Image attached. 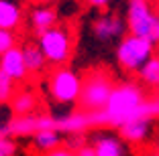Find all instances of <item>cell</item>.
<instances>
[{
    "instance_id": "603a6c76",
    "label": "cell",
    "mask_w": 159,
    "mask_h": 156,
    "mask_svg": "<svg viewBox=\"0 0 159 156\" xmlns=\"http://www.w3.org/2000/svg\"><path fill=\"white\" fill-rule=\"evenodd\" d=\"M43 156H75V154H74V150H71V148L61 146V148H57V150L49 152V154H43Z\"/></svg>"
},
{
    "instance_id": "3957f363",
    "label": "cell",
    "mask_w": 159,
    "mask_h": 156,
    "mask_svg": "<svg viewBox=\"0 0 159 156\" xmlns=\"http://www.w3.org/2000/svg\"><path fill=\"white\" fill-rule=\"evenodd\" d=\"M112 77L106 71H92L84 77L82 95H80V108L84 112H104L108 106V99L114 91Z\"/></svg>"
},
{
    "instance_id": "9c48e42d",
    "label": "cell",
    "mask_w": 159,
    "mask_h": 156,
    "mask_svg": "<svg viewBox=\"0 0 159 156\" xmlns=\"http://www.w3.org/2000/svg\"><path fill=\"white\" fill-rule=\"evenodd\" d=\"M90 146L96 156H126V146L118 136L110 132H96L90 138Z\"/></svg>"
},
{
    "instance_id": "44dd1931",
    "label": "cell",
    "mask_w": 159,
    "mask_h": 156,
    "mask_svg": "<svg viewBox=\"0 0 159 156\" xmlns=\"http://www.w3.org/2000/svg\"><path fill=\"white\" fill-rule=\"evenodd\" d=\"M16 154V142L12 138H0V156H14Z\"/></svg>"
},
{
    "instance_id": "30bf717a",
    "label": "cell",
    "mask_w": 159,
    "mask_h": 156,
    "mask_svg": "<svg viewBox=\"0 0 159 156\" xmlns=\"http://www.w3.org/2000/svg\"><path fill=\"white\" fill-rule=\"evenodd\" d=\"M0 71L10 77L14 83L16 81H25L29 77V71H27V65H25V57H23V51L20 47L8 51L6 55L0 57Z\"/></svg>"
},
{
    "instance_id": "7a4b0ae2",
    "label": "cell",
    "mask_w": 159,
    "mask_h": 156,
    "mask_svg": "<svg viewBox=\"0 0 159 156\" xmlns=\"http://www.w3.org/2000/svg\"><path fill=\"white\" fill-rule=\"evenodd\" d=\"M125 20L129 35L147 39L153 45H159V12L151 8L149 0H129Z\"/></svg>"
},
{
    "instance_id": "cb8c5ba5",
    "label": "cell",
    "mask_w": 159,
    "mask_h": 156,
    "mask_svg": "<svg viewBox=\"0 0 159 156\" xmlns=\"http://www.w3.org/2000/svg\"><path fill=\"white\" fill-rule=\"evenodd\" d=\"M86 4H88V6H92V8L104 10L108 4H110V0H86Z\"/></svg>"
},
{
    "instance_id": "5b68a950",
    "label": "cell",
    "mask_w": 159,
    "mask_h": 156,
    "mask_svg": "<svg viewBox=\"0 0 159 156\" xmlns=\"http://www.w3.org/2000/svg\"><path fill=\"white\" fill-rule=\"evenodd\" d=\"M155 57V45L147 39L135 37V35H125L122 41H118L116 47V61L122 71L126 73H139L143 65Z\"/></svg>"
},
{
    "instance_id": "ba28073f",
    "label": "cell",
    "mask_w": 159,
    "mask_h": 156,
    "mask_svg": "<svg viewBox=\"0 0 159 156\" xmlns=\"http://www.w3.org/2000/svg\"><path fill=\"white\" fill-rule=\"evenodd\" d=\"M92 31H94V37L102 43H110V41H122V35L126 28V20H122L118 14L112 12H106V14H100L98 19L92 23Z\"/></svg>"
},
{
    "instance_id": "484cf974",
    "label": "cell",
    "mask_w": 159,
    "mask_h": 156,
    "mask_svg": "<svg viewBox=\"0 0 159 156\" xmlns=\"http://www.w3.org/2000/svg\"><path fill=\"white\" fill-rule=\"evenodd\" d=\"M155 156H159V138H157V142H155Z\"/></svg>"
},
{
    "instance_id": "ffe728a7",
    "label": "cell",
    "mask_w": 159,
    "mask_h": 156,
    "mask_svg": "<svg viewBox=\"0 0 159 156\" xmlns=\"http://www.w3.org/2000/svg\"><path fill=\"white\" fill-rule=\"evenodd\" d=\"M16 35L12 31H0V57L6 55L8 51L16 49Z\"/></svg>"
},
{
    "instance_id": "4fadbf2b",
    "label": "cell",
    "mask_w": 159,
    "mask_h": 156,
    "mask_svg": "<svg viewBox=\"0 0 159 156\" xmlns=\"http://www.w3.org/2000/svg\"><path fill=\"white\" fill-rule=\"evenodd\" d=\"M20 51H23V57H25V65H27V71L29 75H41L45 71L47 63L45 55H43L41 47L33 41H27L20 45Z\"/></svg>"
},
{
    "instance_id": "ac0fdd59",
    "label": "cell",
    "mask_w": 159,
    "mask_h": 156,
    "mask_svg": "<svg viewBox=\"0 0 159 156\" xmlns=\"http://www.w3.org/2000/svg\"><path fill=\"white\" fill-rule=\"evenodd\" d=\"M137 75H139V79L145 83L147 87H153V89L159 87V57L157 55L151 57Z\"/></svg>"
},
{
    "instance_id": "2e32d148",
    "label": "cell",
    "mask_w": 159,
    "mask_h": 156,
    "mask_svg": "<svg viewBox=\"0 0 159 156\" xmlns=\"http://www.w3.org/2000/svg\"><path fill=\"white\" fill-rule=\"evenodd\" d=\"M10 112H12L16 118H23V116H33L37 110V97L33 91L23 89V91H16L12 97V101L8 103Z\"/></svg>"
},
{
    "instance_id": "d6986e66",
    "label": "cell",
    "mask_w": 159,
    "mask_h": 156,
    "mask_svg": "<svg viewBox=\"0 0 159 156\" xmlns=\"http://www.w3.org/2000/svg\"><path fill=\"white\" fill-rule=\"evenodd\" d=\"M14 93H16V89H14V81L10 77H6V75L0 71V106L10 103L12 97H14Z\"/></svg>"
},
{
    "instance_id": "8fae6325",
    "label": "cell",
    "mask_w": 159,
    "mask_h": 156,
    "mask_svg": "<svg viewBox=\"0 0 159 156\" xmlns=\"http://www.w3.org/2000/svg\"><path fill=\"white\" fill-rule=\"evenodd\" d=\"M57 19H59L57 10L49 4H37L29 10V24L37 35L57 27Z\"/></svg>"
},
{
    "instance_id": "f1b7e54d",
    "label": "cell",
    "mask_w": 159,
    "mask_h": 156,
    "mask_svg": "<svg viewBox=\"0 0 159 156\" xmlns=\"http://www.w3.org/2000/svg\"><path fill=\"white\" fill-rule=\"evenodd\" d=\"M153 156H155V154H153Z\"/></svg>"
},
{
    "instance_id": "7402d4cb",
    "label": "cell",
    "mask_w": 159,
    "mask_h": 156,
    "mask_svg": "<svg viewBox=\"0 0 159 156\" xmlns=\"http://www.w3.org/2000/svg\"><path fill=\"white\" fill-rule=\"evenodd\" d=\"M74 154L75 156H96V152H94V148L90 146V142H88V144H84V146H80L78 150H74Z\"/></svg>"
},
{
    "instance_id": "8992f818",
    "label": "cell",
    "mask_w": 159,
    "mask_h": 156,
    "mask_svg": "<svg viewBox=\"0 0 159 156\" xmlns=\"http://www.w3.org/2000/svg\"><path fill=\"white\" fill-rule=\"evenodd\" d=\"M84 79L70 67H59L49 75V93L57 103L74 106L80 101Z\"/></svg>"
},
{
    "instance_id": "e0dca14e",
    "label": "cell",
    "mask_w": 159,
    "mask_h": 156,
    "mask_svg": "<svg viewBox=\"0 0 159 156\" xmlns=\"http://www.w3.org/2000/svg\"><path fill=\"white\" fill-rule=\"evenodd\" d=\"M33 146L41 154H49V152L57 150L63 146V138H61L59 130H47V132H39L33 136Z\"/></svg>"
},
{
    "instance_id": "5bb4252c",
    "label": "cell",
    "mask_w": 159,
    "mask_h": 156,
    "mask_svg": "<svg viewBox=\"0 0 159 156\" xmlns=\"http://www.w3.org/2000/svg\"><path fill=\"white\" fill-rule=\"evenodd\" d=\"M23 24V10L12 0H0V31H16Z\"/></svg>"
},
{
    "instance_id": "7c38bea8",
    "label": "cell",
    "mask_w": 159,
    "mask_h": 156,
    "mask_svg": "<svg viewBox=\"0 0 159 156\" xmlns=\"http://www.w3.org/2000/svg\"><path fill=\"white\" fill-rule=\"evenodd\" d=\"M4 134H6V138H25V136L39 134V114L23 116V118H16L14 116L8 122Z\"/></svg>"
},
{
    "instance_id": "277c9868",
    "label": "cell",
    "mask_w": 159,
    "mask_h": 156,
    "mask_svg": "<svg viewBox=\"0 0 159 156\" xmlns=\"http://www.w3.org/2000/svg\"><path fill=\"white\" fill-rule=\"evenodd\" d=\"M37 45L41 47L47 63L55 65L57 69L63 67V65L70 61L71 49H74L71 32H70V28L63 27V24H57V27L37 35Z\"/></svg>"
},
{
    "instance_id": "6da1fadb",
    "label": "cell",
    "mask_w": 159,
    "mask_h": 156,
    "mask_svg": "<svg viewBox=\"0 0 159 156\" xmlns=\"http://www.w3.org/2000/svg\"><path fill=\"white\" fill-rule=\"evenodd\" d=\"M147 101L143 89L133 81L118 83L112 95L108 99V106L104 110L106 114V126L110 128H122L126 122L139 120V112Z\"/></svg>"
},
{
    "instance_id": "9a60e30c",
    "label": "cell",
    "mask_w": 159,
    "mask_h": 156,
    "mask_svg": "<svg viewBox=\"0 0 159 156\" xmlns=\"http://www.w3.org/2000/svg\"><path fill=\"white\" fill-rule=\"evenodd\" d=\"M118 130H120L122 140L131 144H143L151 136V122L149 120H131Z\"/></svg>"
},
{
    "instance_id": "d4e9b609",
    "label": "cell",
    "mask_w": 159,
    "mask_h": 156,
    "mask_svg": "<svg viewBox=\"0 0 159 156\" xmlns=\"http://www.w3.org/2000/svg\"><path fill=\"white\" fill-rule=\"evenodd\" d=\"M35 2H39V4H49V2H55V0H35Z\"/></svg>"
},
{
    "instance_id": "52a82bcc",
    "label": "cell",
    "mask_w": 159,
    "mask_h": 156,
    "mask_svg": "<svg viewBox=\"0 0 159 156\" xmlns=\"http://www.w3.org/2000/svg\"><path fill=\"white\" fill-rule=\"evenodd\" d=\"M106 126V114L104 112H71V114L59 118L57 130L67 136H84L90 128Z\"/></svg>"
},
{
    "instance_id": "4316f807",
    "label": "cell",
    "mask_w": 159,
    "mask_h": 156,
    "mask_svg": "<svg viewBox=\"0 0 159 156\" xmlns=\"http://www.w3.org/2000/svg\"><path fill=\"white\" fill-rule=\"evenodd\" d=\"M0 138H4V130L2 128H0Z\"/></svg>"
},
{
    "instance_id": "83f0119b",
    "label": "cell",
    "mask_w": 159,
    "mask_h": 156,
    "mask_svg": "<svg viewBox=\"0 0 159 156\" xmlns=\"http://www.w3.org/2000/svg\"><path fill=\"white\" fill-rule=\"evenodd\" d=\"M157 57H159V53H157Z\"/></svg>"
}]
</instances>
